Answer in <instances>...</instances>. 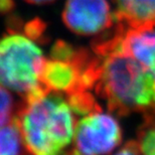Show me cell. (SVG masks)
Segmentation results:
<instances>
[{
  "instance_id": "8fae6325",
  "label": "cell",
  "mask_w": 155,
  "mask_h": 155,
  "mask_svg": "<svg viewBox=\"0 0 155 155\" xmlns=\"http://www.w3.org/2000/svg\"><path fill=\"white\" fill-rule=\"evenodd\" d=\"M24 33L27 38L36 41L45 39V24L41 20L33 19L25 24Z\"/></svg>"
},
{
  "instance_id": "ba28073f",
  "label": "cell",
  "mask_w": 155,
  "mask_h": 155,
  "mask_svg": "<svg viewBox=\"0 0 155 155\" xmlns=\"http://www.w3.org/2000/svg\"><path fill=\"white\" fill-rule=\"evenodd\" d=\"M0 155H32L27 149L15 118L0 127Z\"/></svg>"
},
{
  "instance_id": "7a4b0ae2",
  "label": "cell",
  "mask_w": 155,
  "mask_h": 155,
  "mask_svg": "<svg viewBox=\"0 0 155 155\" xmlns=\"http://www.w3.org/2000/svg\"><path fill=\"white\" fill-rule=\"evenodd\" d=\"M64 97L42 89L22 99L15 119L32 155H64L72 143L78 120Z\"/></svg>"
},
{
  "instance_id": "5b68a950",
  "label": "cell",
  "mask_w": 155,
  "mask_h": 155,
  "mask_svg": "<svg viewBox=\"0 0 155 155\" xmlns=\"http://www.w3.org/2000/svg\"><path fill=\"white\" fill-rule=\"evenodd\" d=\"M61 17L68 28L80 35L106 31L115 23L107 0H68Z\"/></svg>"
},
{
  "instance_id": "3957f363",
  "label": "cell",
  "mask_w": 155,
  "mask_h": 155,
  "mask_svg": "<svg viewBox=\"0 0 155 155\" xmlns=\"http://www.w3.org/2000/svg\"><path fill=\"white\" fill-rule=\"evenodd\" d=\"M45 61L32 39L10 31L0 38V86L22 99L45 88L40 82Z\"/></svg>"
},
{
  "instance_id": "7c38bea8",
  "label": "cell",
  "mask_w": 155,
  "mask_h": 155,
  "mask_svg": "<svg viewBox=\"0 0 155 155\" xmlns=\"http://www.w3.org/2000/svg\"><path fill=\"white\" fill-rule=\"evenodd\" d=\"M115 155H142L140 144L136 140H130Z\"/></svg>"
},
{
  "instance_id": "52a82bcc",
  "label": "cell",
  "mask_w": 155,
  "mask_h": 155,
  "mask_svg": "<svg viewBox=\"0 0 155 155\" xmlns=\"http://www.w3.org/2000/svg\"><path fill=\"white\" fill-rule=\"evenodd\" d=\"M115 19L134 28H155V0H115Z\"/></svg>"
},
{
  "instance_id": "30bf717a",
  "label": "cell",
  "mask_w": 155,
  "mask_h": 155,
  "mask_svg": "<svg viewBox=\"0 0 155 155\" xmlns=\"http://www.w3.org/2000/svg\"><path fill=\"white\" fill-rule=\"evenodd\" d=\"M19 104H16L14 98L7 90L0 86V127L10 123L16 116Z\"/></svg>"
},
{
  "instance_id": "9a60e30c",
  "label": "cell",
  "mask_w": 155,
  "mask_h": 155,
  "mask_svg": "<svg viewBox=\"0 0 155 155\" xmlns=\"http://www.w3.org/2000/svg\"><path fill=\"white\" fill-rule=\"evenodd\" d=\"M154 111H155V109H154Z\"/></svg>"
},
{
  "instance_id": "8992f818",
  "label": "cell",
  "mask_w": 155,
  "mask_h": 155,
  "mask_svg": "<svg viewBox=\"0 0 155 155\" xmlns=\"http://www.w3.org/2000/svg\"><path fill=\"white\" fill-rule=\"evenodd\" d=\"M116 21L120 25L121 48L142 64L155 80L154 28H134Z\"/></svg>"
},
{
  "instance_id": "277c9868",
  "label": "cell",
  "mask_w": 155,
  "mask_h": 155,
  "mask_svg": "<svg viewBox=\"0 0 155 155\" xmlns=\"http://www.w3.org/2000/svg\"><path fill=\"white\" fill-rule=\"evenodd\" d=\"M122 141V130L112 115L96 111L78 121L73 146L64 155H108Z\"/></svg>"
},
{
  "instance_id": "4fadbf2b",
  "label": "cell",
  "mask_w": 155,
  "mask_h": 155,
  "mask_svg": "<svg viewBox=\"0 0 155 155\" xmlns=\"http://www.w3.org/2000/svg\"><path fill=\"white\" fill-rule=\"evenodd\" d=\"M14 7L13 0H0V14H5Z\"/></svg>"
},
{
  "instance_id": "9c48e42d",
  "label": "cell",
  "mask_w": 155,
  "mask_h": 155,
  "mask_svg": "<svg viewBox=\"0 0 155 155\" xmlns=\"http://www.w3.org/2000/svg\"><path fill=\"white\" fill-rule=\"evenodd\" d=\"M138 142L142 155H155V111L146 112V120L140 129Z\"/></svg>"
},
{
  "instance_id": "6da1fadb",
  "label": "cell",
  "mask_w": 155,
  "mask_h": 155,
  "mask_svg": "<svg viewBox=\"0 0 155 155\" xmlns=\"http://www.w3.org/2000/svg\"><path fill=\"white\" fill-rule=\"evenodd\" d=\"M92 51L99 58L95 92L112 113L127 116L155 108L153 76L120 45V26L95 38Z\"/></svg>"
},
{
  "instance_id": "5bb4252c",
  "label": "cell",
  "mask_w": 155,
  "mask_h": 155,
  "mask_svg": "<svg viewBox=\"0 0 155 155\" xmlns=\"http://www.w3.org/2000/svg\"><path fill=\"white\" fill-rule=\"evenodd\" d=\"M24 1L31 3V4H48L55 1V0H24Z\"/></svg>"
}]
</instances>
